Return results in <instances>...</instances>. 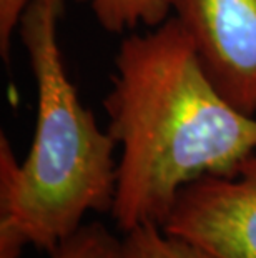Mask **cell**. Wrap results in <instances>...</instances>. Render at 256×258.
<instances>
[{
	"instance_id": "obj_1",
	"label": "cell",
	"mask_w": 256,
	"mask_h": 258,
	"mask_svg": "<svg viewBox=\"0 0 256 258\" xmlns=\"http://www.w3.org/2000/svg\"><path fill=\"white\" fill-rule=\"evenodd\" d=\"M103 100L122 147L110 215L122 232L161 227L180 190L256 152V118L221 97L177 17L123 38Z\"/></svg>"
},
{
	"instance_id": "obj_2",
	"label": "cell",
	"mask_w": 256,
	"mask_h": 258,
	"mask_svg": "<svg viewBox=\"0 0 256 258\" xmlns=\"http://www.w3.org/2000/svg\"><path fill=\"white\" fill-rule=\"evenodd\" d=\"M63 2L30 0L19 22L37 85L35 135L24 162L0 134V223L50 253L87 212L112 210L118 165L117 142L100 130L65 74L57 38Z\"/></svg>"
},
{
	"instance_id": "obj_3",
	"label": "cell",
	"mask_w": 256,
	"mask_h": 258,
	"mask_svg": "<svg viewBox=\"0 0 256 258\" xmlns=\"http://www.w3.org/2000/svg\"><path fill=\"white\" fill-rule=\"evenodd\" d=\"M161 228L215 258H256V152L185 185Z\"/></svg>"
},
{
	"instance_id": "obj_4",
	"label": "cell",
	"mask_w": 256,
	"mask_h": 258,
	"mask_svg": "<svg viewBox=\"0 0 256 258\" xmlns=\"http://www.w3.org/2000/svg\"><path fill=\"white\" fill-rule=\"evenodd\" d=\"M221 97L256 113V0H172Z\"/></svg>"
},
{
	"instance_id": "obj_5",
	"label": "cell",
	"mask_w": 256,
	"mask_h": 258,
	"mask_svg": "<svg viewBox=\"0 0 256 258\" xmlns=\"http://www.w3.org/2000/svg\"><path fill=\"white\" fill-rule=\"evenodd\" d=\"M90 2L102 29L122 34L138 24L156 29L170 19L172 0H80Z\"/></svg>"
},
{
	"instance_id": "obj_6",
	"label": "cell",
	"mask_w": 256,
	"mask_h": 258,
	"mask_svg": "<svg viewBox=\"0 0 256 258\" xmlns=\"http://www.w3.org/2000/svg\"><path fill=\"white\" fill-rule=\"evenodd\" d=\"M123 250L125 258H215L151 223L125 233Z\"/></svg>"
},
{
	"instance_id": "obj_7",
	"label": "cell",
	"mask_w": 256,
	"mask_h": 258,
	"mask_svg": "<svg viewBox=\"0 0 256 258\" xmlns=\"http://www.w3.org/2000/svg\"><path fill=\"white\" fill-rule=\"evenodd\" d=\"M52 258H125L123 240L108 232L103 223L80 225L78 230L62 240Z\"/></svg>"
},
{
	"instance_id": "obj_8",
	"label": "cell",
	"mask_w": 256,
	"mask_h": 258,
	"mask_svg": "<svg viewBox=\"0 0 256 258\" xmlns=\"http://www.w3.org/2000/svg\"><path fill=\"white\" fill-rule=\"evenodd\" d=\"M30 0H0V52L9 60L10 40Z\"/></svg>"
},
{
	"instance_id": "obj_9",
	"label": "cell",
	"mask_w": 256,
	"mask_h": 258,
	"mask_svg": "<svg viewBox=\"0 0 256 258\" xmlns=\"http://www.w3.org/2000/svg\"><path fill=\"white\" fill-rule=\"evenodd\" d=\"M25 245V240L14 228L0 223V258H22Z\"/></svg>"
}]
</instances>
